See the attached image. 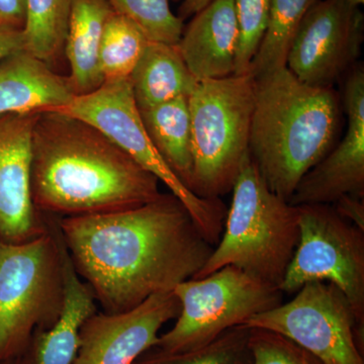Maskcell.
Returning a JSON list of instances; mask_svg holds the SVG:
<instances>
[{
    "instance_id": "obj_21",
    "label": "cell",
    "mask_w": 364,
    "mask_h": 364,
    "mask_svg": "<svg viewBox=\"0 0 364 364\" xmlns=\"http://www.w3.org/2000/svg\"><path fill=\"white\" fill-rule=\"evenodd\" d=\"M320 0H272L267 31L249 66L253 79L286 68L287 54L308 11Z\"/></svg>"
},
{
    "instance_id": "obj_2",
    "label": "cell",
    "mask_w": 364,
    "mask_h": 364,
    "mask_svg": "<svg viewBox=\"0 0 364 364\" xmlns=\"http://www.w3.org/2000/svg\"><path fill=\"white\" fill-rule=\"evenodd\" d=\"M33 205L57 218L132 210L159 198V181L95 127L41 112L33 132Z\"/></svg>"
},
{
    "instance_id": "obj_23",
    "label": "cell",
    "mask_w": 364,
    "mask_h": 364,
    "mask_svg": "<svg viewBox=\"0 0 364 364\" xmlns=\"http://www.w3.org/2000/svg\"><path fill=\"white\" fill-rule=\"evenodd\" d=\"M148 42L135 23L112 11L105 23L98 55L104 82L130 78Z\"/></svg>"
},
{
    "instance_id": "obj_32",
    "label": "cell",
    "mask_w": 364,
    "mask_h": 364,
    "mask_svg": "<svg viewBox=\"0 0 364 364\" xmlns=\"http://www.w3.org/2000/svg\"><path fill=\"white\" fill-rule=\"evenodd\" d=\"M0 364H23V361L21 356V358H16L9 359V360L4 361V363H0Z\"/></svg>"
},
{
    "instance_id": "obj_33",
    "label": "cell",
    "mask_w": 364,
    "mask_h": 364,
    "mask_svg": "<svg viewBox=\"0 0 364 364\" xmlns=\"http://www.w3.org/2000/svg\"><path fill=\"white\" fill-rule=\"evenodd\" d=\"M344 1L348 2L349 4L353 6H360L364 4V0H344Z\"/></svg>"
},
{
    "instance_id": "obj_5",
    "label": "cell",
    "mask_w": 364,
    "mask_h": 364,
    "mask_svg": "<svg viewBox=\"0 0 364 364\" xmlns=\"http://www.w3.org/2000/svg\"><path fill=\"white\" fill-rule=\"evenodd\" d=\"M44 215L47 229L33 240H0V363L23 356L63 309L59 218Z\"/></svg>"
},
{
    "instance_id": "obj_13",
    "label": "cell",
    "mask_w": 364,
    "mask_h": 364,
    "mask_svg": "<svg viewBox=\"0 0 364 364\" xmlns=\"http://www.w3.org/2000/svg\"><path fill=\"white\" fill-rule=\"evenodd\" d=\"M341 105L347 131L341 142L299 181L289 202L332 205L343 196L364 195V71L355 66L345 80Z\"/></svg>"
},
{
    "instance_id": "obj_30",
    "label": "cell",
    "mask_w": 364,
    "mask_h": 364,
    "mask_svg": "<svg viewBox=\"0 0 364 364\" xmlns=\"http://www.w3.org/2000/svg\"><path fill=\"white\" fill-rule=\"evenodd\" d=\"M23 49H25L23 30L0 23V62Z\"/></svg>"
},
{
    "instance_id": "obj_24",
    "label": "cell",
    "mask_w": 364,
    "mask_h": 364,
    "mask_svg": "<svg viewBox=\"0 0 364 364\" xmlns=\"http://www.w3.org/2000/svg\"><path fill=\"white\" fill-rule=\"evenodd\" d=\"M250 328L235 326L210 343L183 353H144L135 364H250Z\"/></svg>"
},
{
    "instance_id": "obj_12",
    "label": "cell",
    "mask_w": 364,
    "mask_h": 364,
    "mask_svg": "<svg viewBox=\"0 0 364 364\" xmlns=\"http://www.w3.org/2000/svg\"><path fill=\"white\" fill-rule=\"evenodd\" d=\"M181 309L171 291L155 294L127 312L97 311L81 327L71 364H135L155 346L163 326L178 317Z\"/></svg>"
},
{
    "instance_id": "obj_4",
    "label": "cell",
    "mask_w": 364,
    "mask_h": 364,
    "mask_svg": "<svg viewBox=\"0 0 364 364\" xmlns=\"http://www.w3.org/2000/svg\"><path fill=\"white\" fill-rule=\"evenodd\" d=\"M232 191L222 238L193 279L234 267L279 289L299 240V207L270 191L251 157Z\"/></svg>"
},
{
    "instance_id": "obj_16",
    "label": "cell",
    "mask_w": 364,
    "mask_h": 364,
    "mask_svg": "<svg viewBox=\"0 0 364 364\" xmlns=\"http://www.w3.org/2000/svg\"><path fill=\"white\" fill-rule=\"evenodd\" d=\"M75 95L69 78L25 49L0 62V117L55 112Z\"/></svg>"
},
{
    "instance_id": "obj_31",
    "label": "cell",
    "mask_w": 364,
    "mask_h": 364,
    "mask_svg": "<svg viewBox=\"0 0 364 364\" xmlns=\"http://www.w3.org/2000/svg\"><path fill=\"white\" fill-rule=\"evenodd\" d=\"M213 0H183L179 9L178 18L182 21L186 20L189 16H193L202 11Z\"/></svg>"
},
{
    "instance_id": "obj_11",
    "label": "cell",
    "mask_w": 364,
    "mask_h": 364,
    "mask_svg": "<svg viewBox=\"0 0 364 364\" xmlns=\"http://www.w3.org/2000/svg\"><path fill=\"white\" fill-rule=\"evenodd\" d=\"M364 40V16L344 0H320L306 14L287 58L301 82L333 88L355 67Z\"/></svg>"
},
{
    "instance_id": "obj_7",
    "label": "cell",
    "mask_w": 364,
    "mask_h": 364,
    "mask_svg": "<svg viewBox=\"0 0 364 364\" xmlns=\"http://www.w3.org/2000/svg\"><path fill=\"white\" fill-rule=\"evenodd\" d=\"M55 112L75 117L102 132L186 205L210 245L219 243L226 207L221 198L210 200L191 193L163 159L144 127L130 78L105 81L97 90L75 95L68 105Z\"/></svg>"
},
{
    "instance_id": "obj_14",
    "label": "cell",
    "mask_w": 364,
    "mask_h": 364,
    "mask_svg": "<svg viewBox=\"0 0 364 364\" xmlns=\"http://www.w3.org/2000/svg\"><path fill=\"white\" fill-rule=\"evenodd\" d=\"M39 114L0 117V240L23 243L47 229L31 188L33 132Z\"/></svg>"
},
{
    "instance_id": "obj_15",
    "label": "cell",
    "mask_w": 364,
    "mask_h": 364,
    "mask_svg": "<svg viewBox=\"0 0 364 364\" xmlns=\"http://www.w3.org/2000/svg\"><path fill=\"white\" fill-rule=\"evenodd\" d=\"M238 41L234 0H213L193 16L176 46L200 82L234 75Z\"/></svg>"
},
{
    "instance_id": "obj_1",
    "label": "cell",
    "mask_w": 364,
    "mask_h": 364,
    "mask_svg": "<svg viewBox=\"0 0 364 364\" xmlns=\"http://www.w3.org/2000/svg\"><path fill=\"white\" fill-rule=\"evenodd\" d=\"M59 226L74 269L105 314L171 293L214 249L172 193L122 212L59 218Z\"/></svg>"
},
{
    "instance_id": "obj_8",
    "label": "cell",
    "mask_w": 364,
    "mask_h": 364,
    "mask_svg": "<svg viewBox=\"0 0 364 364\" xmlns=\"http://www.w3.org/2000/svg\"><path fill=\"white\" fill-rule=\"evenodd\" d=\"M181 303L176 324L150 350L178 354L200 348L235 326L282 304L279 287L254 279L239 268L225 267L174 289Z\"/></svg>"
},
{
    "instance_id": "obj_10",
    "label": "cell",
    "mask_w": 364,
    "mask_h": 364,
    "mask_svg": "<svg viewBox=\"0 0 364 364\" xmlns=\"http://www.w3.org/2000/svg\"><path fill=\"white\" fill-rule=\"evenodd\" d=\"M244 325L279 333L323 364H364V328L345 294L329 282H310L289 303L253 316Z\"/></svg>"
},
{
    "instance_id": "obj_9",
    "label": "cell",
    "mask_w": 364,
    "mask_h": 364,
    "mask_svg": "<svg viewBox=\"0 0 364 364\" xmlns=\"http://www.w3.org/2000/svg\"><path fill=\"white\" fill-rule=\"evenodd\" d=\"M298 207L299 240L280 291L296 294L315 282L334 284L364 328V231L342 218L332 205Z\"/></svg>"
},
{
    "instance_id": "obj_3",
    "label": "cell",
    "mask_w": 364,
    "mask_h": 364,
    "mask_svg": "<svg viewBox=\"0 0 364 364\" xmlns=\"http://www.w3.org/2000/svg\"><path fill=\"white\" fill-rule=\"evenodd\" d=\"M340 121L341 100L333 88L305 85L287 67L254 79L249 152L270 191L289 200L331 151Z\"/></svg>"
},
{
    "instance_id": "obj_19",
    "label": "cell",
    "mask_w": 364,
    "mask_h": 364,
    "mask_svg": "<svg viewBox=\"0 0 364 364\" xmlns=\"http://www.w3.org/2000/svg\"><path fill=\"white\" fill-rule=\"evenodd\" d=\"M130 83L136 107L145 109L174 98L189 97L198 81L176 45L149 41L132 72Z\"/></svg>"
},
{
    "instance_id": "obj_20",
    "label": "cell",
    "mask_w": 364,
    "mask_h": 364,
    "mask_svg": "<svg viewBox=\"0 0 364 364\" xmlns=\"http://www.w3.org/2000/svg\"><path fill=\"white\" fill-rule=\"evenodd\" d=\"M139 111L153 145L188 188L193 172L188 97Z\"/></svg>"
},
{
    "instance_id": "obj_17",
    "label": "cell",
    "mask_w": 364,
    "mask_h": 364,
    "mask_svg": "<svg viewBox=\"0 0 364 364\" xmlns=\"http://www.w3.org/2000/svg\"><path fill=\"white\" fill-rule=\"evenodd\" d=\"M64 277L61 315L50 329L35 333L23 354V364H71L77 354L79 333L86 320L98 311L97 299L74 269L60 230Z\"/></svg>"
},
{
    "instance_id": "obj_18",
    "label": "cell",
    "mask_w": 364,
    "mask_h": 364,
    "mask_svg": "<svg viewBox=\"0 0 364 364\" xmlns=\"http://www.w3.org/2000/svg\"><path fill=\"white\" fill-rule=\"evenodd\" d=\"M107 0H72L64 51L70 64L69 77L76 95H85L104 83L100 70V42L112 13Z\"/></svg>"
},
{
    "instance_id": "obj_6",
    "label": "cell",
    "mask_w": 364,
    "mask_h": 364,
    "mask_svg": "<svg viewBox=\"0 0 364 364\" xmlns=\"http://www.w3.org/2000/svg\"><path fill=\"white\" fill-rule=\"evenodd\" d=\"M193 172L188 188L203 198L233 189L250 157L254 79L249 74L200 81L188 97Z\"/></svg>"
},
{
    "instance_id": "obj_25",
    "label": "cell",
    "mask_w": 364,
    "mask_h": 364,
    "mask_svg": "<svg viewBox=\"0 0 364 364\" xmlns=\"http://www.w3.org/2000/svg\"><path fill=\"white\" fill-rule=\"evenodd\" d=\"M114 13L135 23L150 42L177 45L183 21L170 9V0H107Z\"/></svg>"
},
{
    "instance_id": "obj_28",
    "label": "cell",
    "mask_w": 364,
    "mask_h": 364,
    "mask_svg": "<svg viewBox=\"0 0 364 364\" xmlns=\"http://www.w3.org/2000/svg\"><path fill=\"white\" fill-rule=\"evenodd\" d=\"M334 203L333 208L342 218L364 231L363 198L343 196Z\"/></svg>"
},
{
    "instance_id": "obj_29",
    "label": "cell",
    "mask_w": 364,
    "mask_h": 364,
    "mask_svg": "<svg viewBox=\"0 0 364 364\" xmlns=\"http://www.w3.org/2000/svg\"><path fill=\"white\" fill-rule=\"evenodd\" d=\"M26 0H0V23L23 30Z\"/></svg>"
},
{
    "instance_id": "obj_22",
    "label": "cell",
    "mask_w": 364,
    "mask_h": 364,
    "mask_svg": "<svg viewBox=\"0 0 364 364\" xmlns=\"http://www.w3.org/2000/svg\"><path fill=\"white\" fill-rule=\"evenodd\" d=\"M72 0H26L25 50L49 64L65 46Z\"/></svg>"
},
{
    "instance_id": "obj_26",
    "label": "cell",
    "mask_w": 364,
    "mask_h": 364,
    "mask_svg": "<svg viewBox=\"0 0 364 364\" xmlns=\"http://www.w3.org/2000/svg\"><path fill=\"white\" fill-rule=\"evenodd\" d=\"M272 0H234L239 41L234 75L248 74L267 31Z\"/></svg>"
},
{
    "instance_id": "obj_27",
    "label": "cell",
    "mask_w": 364,
    "mask_h": 364,
    "mask_svg": "<svg viewBox=\"0 0 364 364\" xmlns=\"http://www.w3.org/2000/svg\"><path fill=\"white\" fill-rule=\"evenodd\" d=\"M250 364H323L291 339L269 330L250 328Z\"/></svg>"
}]
</instances>
